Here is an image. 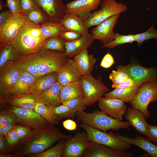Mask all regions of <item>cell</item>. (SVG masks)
Instances as JSON below:
<instances>
[{
	"mask_svg": "<svg viewBox=\"0 0 157 157\" xmlns=\"http://www.w3.org/2000/svg\"><path fill=\"white\" fill-rule=\"evenodd\" d=\"M41 24L26 21L12 44L22 56L40 51L46 39L40 31Z\"/></svg>",
	"mask_w": 157,
	"mask_h": 157,
	"instance_id": "obj_1",
	"label": "cell"
},
{
	"mask_svg": "<svg viewBox=\"0 0 157 157\" xmlns=\"http://www.w3.org/2000/svg\"><path fill=\"white\" fill-rule=\"evenodd\" d=\"M75 117L81 123L104 132L109 130L118 131L121 129H129L131 126L128 121L115 119L101 110L92 113L81 110L77 112Z\"/></svg>",
	"mask_w": 157,
	"mask_h": 157,
	"instance_id": "obj_2",
	"label": "cell"
},
{
	"mask_svg": "<svg viewBox=\"0 0 157 157\" xmlns=\"http://www.w3.org/2000/svg\"><path fill=\"white\" fill-rule=\"evenodd\" d=\"M28 56L41 76L57 72L69 58L64 53L53 50H40Z\"/></svg>",
	"mask_w": 157,
	"mask_h": 157,
	"instance_id": "obj_3",
	"label": "cell"
},
{
	"mask_svg": "<svg viewBox=\"0 0 157 157\" xmlns=\"http://www.w3.org/2000/svg\"><path fill=\"white\" fill-rule=\"evenodd\" d=\"M79 126L85 131L89 140L108 146L118 150L126 151L131 148V144L120 139L116 133L113 132L107 133L81 123Z\"/></svg>",
	"mask_w": 157,
	"mask_h": 157,
	"instance_id": "obj_4",
	"label": "cell"
},
{
	"mask_svg": "<svg viewBox=\"0 0 157 157\" xmlns=\"http://www.w3.org/2000/svg\"><path fill=\"white\" fill-rule=\"evenodd\" d=\"M87 106H90L109 91L99 78L96 79L89 73L82 75L80 80Z\"/></svg>",
	"mask_w": 157,
	"mask_h": 157,
	"instance_id": "obj_5",
	"label": "cell"
},
{
	"mask_svg": "<svg viewBox=\"0 0 157 157\" xmlns=\"http://www.w3.org/2000/svg\"><path fill=\"white\" fill-rule=\"evenodd\" d=\"M157 101V81L143 83L137 93L129 102L132 107L139 110L145 115L146 119L150 116L148 107L151 102Z\"/></svg>",
	"mask_w": 157,
	"mask_h": 157,
	"instance_id": "obj_6",
	"label": "cell"
},
{
	"mask_svg": "<svg viewBox=\"0 0 157 157\" xmlns=\"http://www.w3.org/2000/svg\"><path fill=\"white\" fill-rule=\"evenodd\" d=\"M100 8L95 10L85 21L89 28L97 26L109 17L127 10L128 8L123 3L117 0H102L100 5Z\"/></svg>",
	"mask_w": 157,
	"mask_h": 157,
	"instance_id": "obj_7",
	"label": "cell"
},
{
	"mask_svg": "<svg viewBox=\"0 0 157 157\" xmlns=\"http://www.w3.org/2000/svg\"><path fill=\"white\" fill-rule=\"evenodd\" d=\"M72 136L62 133L58 130L53 129L38 136L28 145L25 151L26 154H38L44 151L56 142L67 140Z\"/></svg>",
	"mask_w": 157,
	"mask_h": 157,
	"instance_id": "obj_8",
	"label": "cell"
},
{
	"mask_svg": "<svg viewBox=\"0 0 157 157\" xmlns=\"http://www.w3.org/2000/svg\"><path fill=\"white\" fill-rule=\"evenodd\" d=\"M26 21V15L20 13L12 15L0 26V48L12 44Z\"/></svg>",
	"mask_w": 157,
	"mask_h": 157,
	"instance_id": "obj_9",
	"label": "cell"
},
{
	"mask_svg": "<svg viewBox=\"0 0 157 157\" xmlns=\"http://www.w3.org/2000/svg\"><path fill=\"white\" fill-rule=\"evenodd\" d=\"M117 69L123 71L133 78L139 87L143 83L156 80L157 68H146L139 64L131 63L126 65H120Z\"/></svg>",
	"mask_w": 157,
	"mask_h": 157,
	"instance_id": "obj_10",
	"label": "cell"
},
{
	"mask_svg": "<svg viewBox=\"0 0 157 157\" xmlns=\"http://www.w3.org/2000/svg\"><path fill=\"white\" fill-rule=\"evenodd\" d=\"M89 140L84 131L75 133L74 136L67 139L62 156L81 157L89 145Z\"/></svg>",
	"mask_w": 157,
	"mask_h": 157,
	"instance_id": "obj_11",
	"label": "cell"
},
{
	"mask_svg": "<svg viewBox=\"0 0 157 157\" xmlns=\"http://www.w3.org/2000/svg\"><path fill=\"white\" fill-rule=\"evenodd\" d=\"M50 21L60 22L67 13L63 0H34Z\"/></svg>",
	"mask_w": 157,
	"mask_h": 157,
	"instance_id": "obj_12",
	"label": "cell"
},
{
	"mask_svg": "<svg viewBox=\"0 0 157 157\" xmlns=\"http://www.w3.org/2000/svg\"><path fill=\"white\" fill-rule=\"evenodd\" d=\"M134 154L126 151L118 150L108 146L89 141V145L82 157H132Z\"/></svg>",
	"mask_w": 157,
	"mask_h": 157,
	"instance_id": "obj_13",
	"label": "cell"
},
{
	"mask_svg": "<svg viewBox=\"0 0 157 157\" xmlns=\"http://www.w3.org/2000/svg\"><path fill=\"white\" fill-rule=\"evenodd\" d=\"M120 14L113 15L96 26L90 34L94 40H99L103 45L109 42L114 37V28Z\"/></svg>",
	"mask_w": 157,
	"mask_h": 157,
	"instance_id": "obj_14",
	"label": "cell"
},
{
	"mask_svg": "<svg viewBox=\"0 0 157 157\" xmlns=\"http://www.w3.org/2000/svg\"><path fill=\"white\" fill-rule=\"evenodd\" d=\"M102 0H75L66 4L67 13L74 14L86 21L97 9Z\"/></svg>",
	"mask_w": 157,
	"mask_h": 157,
	"instance_id": "obj_15",
	"label": "cell"
},
{
	"mask_svg": "<svg viewBox=\"0 0 157 157\" xmlns=\"http://www.w3.org/2000/svg\"><path fill=\"white\" fill-rule=\"evenodd\" d=\"M98 102L101 111L115 119L122 120L127 110L124 101L118 99L102 97Z\"/></svg>",
	"mask_w": 157,
	"mask_h": 157,
	"instance_id": "obj_16",
	"label": "cell"
},
{
	"mask_svg": "<svg viewBox=\"0 0 157 157\" xmlns=\"http://www.w3.org/2000/svg\"><path fill=\"white\" fill-rule=\"evenodd\" d=\"M0 69V85L3 90L8 92L18 81L21 71L14 61L7 63Z\"/></svg>",
	"mask_w": 157,
	"mask_h": 157,
	"instance_id": "obj_17",
	"label": "cell"
},
{
	"mask_svg": "<svg viewBox=\"0 0 157 157\" xmlns=\"http://www.w3.org/2000/svg\"><path fill=\"white\" fill-rule=\"evenodd\" d=\"M57 73V81L61 85L79 81L81 76L73 60L70 58Z\"/></svg>",
	"mask_w": 157,
	"mask_h": 157,
	"instance_id": "obj_18",
	"label": "cell"
},
{
	"mask_svg": "<svg viewBox=\"0 0 157 157\" xmlns=\"http://www.w3.org/2000/svg\"><path fill=\"white\" fill-rule=\"evenodd\" d=\"M59 23L65 30L76 32L83 37L90 35L85 21L74 14L67 13Z\"/></svg>",
	"mask_w": 157,
	"mask_h": 157,
	"instance_id": "obj_19",
	"label": "cell"
},
{
	"mask_svg": "<svg viewBox=\"0 0 157 157\" xmlns=\"http://www.w3.org/2000/svg\"><path fill=\"white\" fill-rule=\"evenodd\" d=\"M128 121L139 133L145 135L149 125L146 121L144 114L141 111L131 107L127 108L124 115Z\"/></svg>",
	"mask_w": 157,
	"mask_h": 157,
	"instance_id": "obj_20",
	"label": "cell"
},
{
	"mask_svg": "<svg viewBox=\"0 0 157 157\" xmlns=\"http://www.w3.org/2000/svg\"><path fill=\"white\" fill-rule=\"evenodd\" d=\"M19 79L8 92L14 95L28 93V92L38 77L28 72L21 71Z\"/></svg>",
	"mask_w": 157,
	"mask_h": 157,
	"instance_id": "obj_21",
	"label": "cell"
},
{
	"mask_svg": "<svg viewBox=\"0 0 157 157\" xmlns=\"http://www.w3.org/2000/svg\"><path fill=\"white\" fill-rule=\"evenodd\" d=\"M94 40L90 34L72 41H65L64 53L69 58L74 57L83 50L91 47Z\"/></svg>",
	"mask_w": 157,
	"mask_h": 157,
	"instance_id": "obj_22",
	"label": "cell"
},
{
	"mask_svg": "<svg viewBox=\"0 0 157 157\" xmlns=\"http://www.w3.org/2000/svg\"><path fill=\"white\" fill-rule=\"evenodd\" d=\"M57 72H52L39 77L30 88L28 94L38 96L49 88L57 81Z\"/></svg>",
	"mask_w": 157,
	"mask_h": 157,
	"instance_id": "obj_23",
	"label": "cell"
},
{
	"mask_svg": "<svg viewBox=\"0 0 157 157\" xmlns=\"http://www.w3.org/2000/svg\"><path fill=\"white\" fill-rule=\"evenodd\" d=\"M73 60L81 76L91 73L96 62L94 56L89 54L88 48L83 50Z\"/></svg>",
	"mask_w": 157,
	"mask_h": 157,
	"instance_id": "obj_24",
	"label": "cell"
},
{
	"mask_svg": "<svg viewBox=\"0 0 157 157\" xmlns=\"http://www.w3.org/2000/svg\"><path fill=\"white\" fill-rule=\"evenodd\" d=\"M116 134L120 139L143 149L151 157H157V145L147 138L138 135H135V138H132L122 136L119 133Z\"/></svg>",
	"mask_w": 157,
	"mask_h": 157,
	"instance_id": "obj_25",
	"label": "cell"
},
{
	"mask_svg": "<svg viewBox=\"0 0 157 157\" xmlns=\"http://www.w3.org/2000/svg\"><path fill=\"white\" fill-rule=\"evenodd\" d=\"M61 86L57 81L49 88L37 97L41 101L49 106H59L61 104L60 98Z\"/></svg>",
	"mask_w": 157,
	"mask_h": 157,
	"instance_id": "obj_26",
	"label": "cell"
},
{
	"mask_svg": "<svg viewBox=\"0 0 157 157\" xmlns=\"http://www.w3.org/2000/svg\"><path fill=\"white\" fill-rule=\"evenodd\" d=\"M12 112L20 120L31 124L41 123L44 121V118L33 110H30L15 106L11 109Z\"/></svg>",
	"mask_w": 157,
	"mask_h": 157,
	"instance_id": "obj_27",
	"label": "cell"
},
{
	"mask_svg": "<svg viewBox=\"0 0 157 157\" xmlns=\"http://www.w3.org/2000/svg\"><path fill=\"white\" fill-rule=\"evenodd\" d=\"M84 96L80 80L61 86L60 98L61 101Z\"/></svg>",
	"mask_w": 157,
	"mask_h": 157,
	"instance_id": "obj_28",
	"label": "cell"
},
{
	"mask_svg": "<svg viewBox=\"0 0 157 157\" xmlns=\"http://www.w3.org/2000/svg\"><path fill=\"white\" fill-rule=\"evenodd\" d=\"M139 88H116L112 91L105 93L104 96L106 97L118 99L127 103L133 99L138 92Z\"/></svg>",
	"mask_w": 157,
	"mask_h": 157,
	"instance_id": "obj_29",
	"label": "cell"
},
{
	"mask_svg": "<svg viewBox=\"0 0 157 157\" xmlns=\"http://www.w3.org/2000/svg\"><path fill=\"white\" fill-rule=\"evenodd\" d=\"M22 57L12 44L1 47L0 69L7 63L10 61H15Z\"/></svg>",
	"mask_w": 157,
	"mask_h": 157,
	"instance_id": "obj_30",
	"label": "cell"
},
{
	"mask_svg": "<svg viewBox=\"0 0 157 157\" xmlns=\"http://www.w3.org/2000/svg\"><path fill=\"white\" fill-rule=\"evenodd\" d=\"M65 30L59 22L49 21L41 25V32L46 39L53 37L59 36L61 33Z\"/></svg>",
	"mask_w": 157,
	"mask_h": 157,
	"instance_id": "obj_31",
	"label": "cell"
},
{
	"mask_svg": "<svg viewBox=\"0 0 157 157\" xmlns=\"http://www.w3.org/2000/svg\"><path fill=\"white\" fill-rule=\"evenodd\" d=\"M19 69L38 77L41 76L35 64L28 55L23 56L20 59L14 61Z\"/></svg>",
	"mask_w": 157,
	"mask_h": 157,
	"instance_id": "obj_32",
	"label": "cell"
},
{
	"mask_svg": "<svg viewBox=\"0 0 157 157\" xmlns=\"http://www.w3.org/2000/svg\"><path fill=\"white\" fill-rule=\"evenodd\" d=\"M45 104L41 101H36L34 111L50 122L57 124L58 117L53 113L51 106Z\"/></svg>",
	"mask_w": 157,
	"mask_h": 157,
	"instance_id": "obj_33",
	"label": "cell"
},
{
	"mask_svg": "<svg viewBox=\"0 0 157 157\" xmlns=\"http://www.w3.org/2000/svg\"><path fill=\"white\" fill-rule=\"evenodd\" d=\"M65 41L59 36L47 39L40 50H53L65 53Z\"/></svg>",
	"mask_w": 157,
	"mask_h": 157,
	"instance_id": "obj_34",
	"label": "cell"
},
{
	"mask_svg": "<svg viewBox=\"0 0 157 157\" xmlns=\"http://www.w3.org/2000/svg\"><path fill=\"white\" fill-rule=\"evenodd\" d=\"M25 15L27 21L36 24H41L50 21L37 5Z\"/></svg>",
	"mask_w": 157,
	"mask_h": 157,
	"instance_id": "obj_35",
	"label": "cell"
},
{
	"mask_svg": "<svg viewBox=\"0 0 157 157\" xmlns=\"http://www.w3.org/2000/svg\"><path fill=\"white\" fill-rule=\"evenodd\" d=\"M135 42L134 34L121 35L119 33L115 35L113 39L106 44L103 45L101 47L112 48L117 46L128 43Z\"/></svg>",
	"mask_w": 157,
	"mask_h": 157,
	"instance_id": "obj_36",
	"label": "cell"
},
{
	"mask_svg": "<svg viewBox=\"0 0 157 157\" xmlns=\"http://www.w3.org/2000/svg\"><path fill=\"white\" fill-rule=\"evenodd\" d=\"M65 146V141L61 140L47 150L33 156L36 157H60L63 154Z\"/></svg>",
	"mask_w": 157,
	"mask_h": 157,
	"instance_id": "obj_37",
	"label": "cell"
},
{
	"mask_svg": "<svg viewBox=\"0 0 157 157\" xmlns=\"http://www.w3.org/2000/svg\"><path fill=\"white\" fill-rule=\"evenodd\" d=\"M35 102L33 98L29 96H24L15 98L12 101L11 104L14 106L33 110L35 107Z\"/></svg>",
	"mask_w": 157,
	"mask_h": 157,
	"instance_id": "obj_38",
	"label": "cell"
},
{
	"mask_svg": "<svg viewBox=\"0 0 157 157\" xmlns=\"http://www.w3.org/2000/svg\"><path fill=\"white\" fill-rule=\"evenodd\" d=\"M61 104L77 112L86 109L84 96H80L68 100L61 102Z\"/></svg>",
	"mask_w": 157,
	"mask_h": 157,
	"instance_id": "obj_39",
	"label": "cell"
},
{
	"mask_svg": "<svg viewBox=\"0 0 157 157\" xmlns=\"http://www.w3.org/2000/svg\"><path fill=\"white\" fill-rule=\"evenodd\" d=\"M154 24L145 31L138 34H134L135 42L138 46L145 40L155 39H157V30L154 26Z\"/></svg>",
	"mask_w": 157,
	"mask_h": 157,
	"instance_id": "obj_40",
	"label": "cell"
},
{
	"mask_svg": "<svg viewBox=\"0 0 157 157\" xmlns=\"http://www.w3.org/2000/svg\"><path fill=\"white\" fill-rule=\"evenodd\" d=\"M53 113L58 117L71 118L76 116L77 111L72 109L65 105L62 104L57 106H51Z\"/></svg>",
	"mask_w": 157,
	"mask_h": 157,
	"instance_id": "obj_41",
	"label": "cell"
},
{
	"mask_svg": "<svg viewBox=\"0 0 157 157\" xmlns=\"http://www.w3.org/2000/svg\"><path fill=\"white\" fill-rule=\"evenodd\" d=\"M126 72L119 70H113L109 75V79L113 83H119L126 80L129 77Z\"/></svg>",
	"mask_w": 157,
	"mask_h": 157,
	"instance_id": "obj_42",
	"label": "cell"
},
{
	"mask_svg": "<svg viewBox=\"0 0 157 157\" xmlns=\"http://www.w3.org/2000/svg\"><path fill=\"white\" fill-rule=\"evenodd\" d=\"M6 6L13 15L21 13L22 7L20 0H6Z\"/></svg>",
	"mask_w": 157,
	"mask_h": 157,
	"instance_id": "obj_43",
	"label": "cell"
},
{
	"mask_svg": "<svg viewBox=\"0 0 157 157\" xmlns=\"http://www.w3.org/2000/svg\"><path fill=\"white\" fill-rule=\"evenodd\" d=\"M113 88H139L135 81L129 77L127 79L119 83H113L112 85Z\"/></svg>",
	"mask_w": 157,
	"mask_h": 157,
	"instance_id": "obj_44",
	"label": "cell"
},
{
	"mask_svg": "<svg viewBox=\"0 0 157 157\" xmlns=\"http://www.w3.org/2000/svg\"><path fill=\"white\" fill-rule=\"evenodd\" d=\"M59 36L65 41H71L79 39L82 37L79 33L76 32L65 30Z\"/></svg>",
	"mask_w": 157,
	"mask_h": 157,
	"instance_id": "obj_45",
	"label": "cell"
},
{
	"mask_svg": "<svg viewBox=\"0 0 157 157\" xmlns=\"http://www.w3.org/2000/svg\"><path fill=\"white\" fill-rule=\"evenodd\" d=\"M145 136L151 142L157 145V125H149Z\"/></svg>",
	"mask_w": 157,
	"mask_h": 157,
	"instance_id": "obj_46",
	"label": "cell"
},
{
	"mask_svg": "<svg viewBox=\"0 0 157 157\" xmlns=\"http://www.w3.org/2000/svg\"><path fill=\"white\" fill-rule=\"evenodd\" d=\"M22 10L21 13L25 15L37 5L34 0H20Z\"/></svg>",
	"mask_w": 157,
	"mask_h": 157,
	"instance_id": "obj_47",
	"label": "cell"
},
{
	"mask_svg": "<svg viewBox=\"0 0 157 157\" xmlns=\"http://www.w3.org/2000/svg\"><path fill=\"white\" fill-rule=\"evenodd\" d=\"M114 59L112 55L108 53L104 56L101 62V66L105 68L110 67L114 64Z\"/></svg>",
	"mask_w": 157,
	"mask_h": 157,
	"instance_id": "obj_48",
	"label": "cell"
},
{
	"mask_svg": "<svg viewBox=\"0 0 157 157\" xmlns=\"http://www.w3.org/2000/svg\"><path fill=\"white\" fill-rule=\"evenodd\" d=\"M6 135L7 141L10 144H15L19 139L15 128L12 129Z\"/></svg>",
	"mask_w": 157,
	"mask_h": 157,
	"instance_id": "obj_49",
	"label": "cell"
},
{
	"mask_svg": "<svg viewBox=\"0 0 157 157\" xmlns=\"http://www.w3.org/2000/svg\"><path fill=\"white\" fill-rule=\"evenodd\" d=\"M64 127L69 131L76 130L77 127V125L75 121L71 119H67L63 122V123Z\"/></svg>",
	"mask_w": 157,
	"mask_h": 157,
	"instance_id": "obj_50",
	"label": "cell"
},
{
	"mask_svg": "<svg viewBox=\"0 0 157 157\" xmlns=\"http://www.w3.org/2000/svg\"><path fill=\"white\" fill-rule=\"evenodd\" d=\"M13 123L0 124V135H6L13 128Z\"/></svg>",
	"mask_w": 157,
	"mask_h": 157,
	"instance_id": "obj_51",
	"label": "cell"
},
{
	"mask_svg": "<svg viewBox=\"0 0 157 157\" xmlns=\"http://www.w3.org/2000/svg\"><path fill=\"white\" fill-rule=\"evenodd\" d=\"M15 121L14 119L7 114L1 115L0 117V124L13 123Z\"/></svg>",
	"mask_w": 157,
	"mask_h": 157,
	"instance_id": "obj_52",
	"label": "cell"
},
{
	"mask_svg": "<svg viewBox=\"0 0 157 157\" xmlns=\"http://www.w3.org/2000/svg\"><path fill=\"white\" fill-rule=\"evenodd\" d=\"M15 129L19 139L24 137L28 133V129L23 126H17L15 128Z\"/></svg>",
	"mask_w": 157,
	"mask_h": 157,
	"instance_id": "obj_53",
	"label": "cell"
},
{
	"mask_svg": "<svg viewBox=\"0 0 157 157\" xmlns=\"http://www.w3.org/2000/svg\"><path fill=\"white\" fill-rule=\"evenodd\" d=\"M12 15L9 10L1 12L0 13V26Z\"/></svg>",
	"mask_w": 157,
	"mask_h": 157,
	"instance_id": "obj_54",
	"label": "cell"
},
{
	"mask_svg": "<svg viewBox=\"0 0 157 157\" xmlns=\"http://www.w3.org/2000/svg\"><path fill=\"white\" fill-rule=\"evenodd\" d=\"M2 135H0V149L1 150L3 149L4 147L3 139Z\"/></svg>",
	"mask_w": 157,
	"mask_h": 157,
	"instance_id": "obj_55",
	"label": "cell"
},
{
	"mask_svg": "<svg viewBox=\"0 0 157 157\" xmlns=\"http://www.w3.org/2000/svg\"><path fill=\"white\" fill-rule=\"evenodd\" d=\"M156 115H157V113H156Z\"/></svg>",
	"mask_w": 157,
	"mask_h": 157,
	"instance_id": "obj_56",
	"label": "cell"
}]
</instances>
